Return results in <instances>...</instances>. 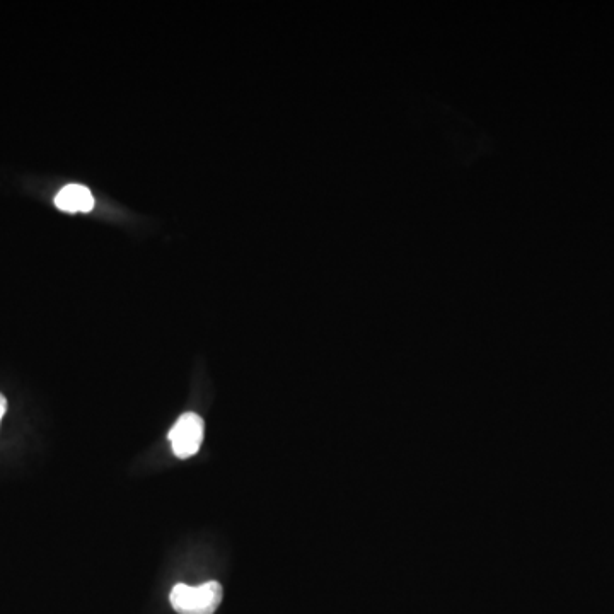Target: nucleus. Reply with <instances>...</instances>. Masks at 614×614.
<instances>
[{"instance_id": "f257e3e1", "label": "nucleus", "mask_w": 614, "mask_h": 614, "mask_svg": "<svg viewBox=\"0 0 614 614\" xmlns=\"http://www.w3.org/2000/svg\"><path fill=\"white\" fill-rule=\"evenodd\" d=\"M169 601L178 614H214L222 603V586L215 580L197 587L178 584Z\"/></svg>"}, {"instance_id": "7ed1b4c3", "label": "nucleus", "mask_w": 614, "mask_h": 614, "mask_svg": "<svg viewBox=\"0 0 614 614\" xmlns=\"http://www.w3.org/2000/svg\"><path fill=\"white\" fill-rule=\"evenodd\" d=\"M55 205H57V209L69 212V214H77V212L86 214V212H91L94 209L96 200H94L93 193L89 188L72 183V185L64 186L57 193Z\"/></svg>"}, {"instance_id": "f03ea898", "label": "nucleus", "mask_w": 614, "mask_h": 614, "mask_svg": "<svg viewBox=\"0 0 614 614\" xmlns=\"http://www.w3.org/2000/svg\"><path fill=\"white\" fill-rule=\"evenodd\" d=\"M205 423L197 413H185L169 430V441L176 458L188 459L195 456L202 446Z\"/></svg>"}, {"instance_id": "20e7f679", "label": "nucleus", "mask_w": 614, "mask_h": 614, "mask_svg": "<svg viewBox=\"0 0 614 614\" xmlns=\"http://www.w3.org/2000/svg\"><path fill=\"white\" fill-rule=\"evenodd\" d=\"M7 410V400L4 394H0V422H2V417L6 415Z\"/></svg>"}]
</instances>
